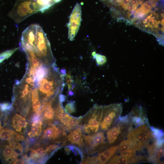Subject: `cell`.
<instances>
[{
	"mask_svg": "<svg viewBox=\"0 0 164 164\" xmlns=\"http://www.w3.org/2000/svg\"><path fill=\"white\" fill-rule=\"evenodd\" d=\"M35 77L26 70L22 79L14 84L13 89L12 109L26 117L30 109L32 90L35 86Z\"/></svg>",
	"mask_w": 164,
	"mask_h": 164,
	"instance_id": "1",
	"label": "cell"
},
{
	"mask_svg": "<svg viewBox=\"0 0 164 164\" xmlns=\"http://www.w3.org/2000/svg\"><path fill=\"white\" fill-rule=\"evenodd\" d=\"M65 74L59 73L55 63L50 66L45 76L35 80V86L42 102L49 101L58 95L62 90Z\"/></svg>",
	"mask_w": 164,
	"mask_h": 164,
	"instance_id": "2",
	"label": "cell"
},
{
	"mask_svg": "<svg viewBox=\"0 0 164 164\" xmlns=\"http://www.w3.org/2000/svg\"><path fill=\"white\" fill-rule=\"evenodd\" d=\"M126 138L134 145L137 151H141L146 149L155 138L151 129L147 123H145L129 130Z\"/></svg>",
	"mask_w": 164,
	"mask_h": 164,
	"instance_id": "3",
	"label": "cell"
},
{
	"mask_svg": "<svg viewBox=\"0 0 164 164\" xmlns=\"http://www.w3.org/2000/svg\"><path fill=\"white\" fill-rule=\"evenodd\" d=\"M33 52L43 65L51 66L55 63L50 42L41 27L37 24V42Z\"/></svg>",
	"mask_w": 164,
	"mask_h": 164,
	"instance_id": "4",
	"label": "cell"
},
{
	"mask_svg": "<svg viewBox=\"0 0 164 164\" xmlns=\"http://www.w3.org/2000/svg\"><path fill=\"white\" fill-rule=\"evenodd\" d=\"M37 12L32 0H17L8 15L18 24Z\"/></svg>",
	"mask_w": 164,
	"mask_h": 164,
	"instance_id": "5",
	"label": "cell"
},
{
	"mask_svg": "<svg viewBox=\"0 0 164 164\" xmlns=\"http://www.w3.org/2000/svg\"><path fill=\"white\" fill-rule=\"evenodd\" d=\"M23 116L15 112L12 108L5 112L2 118L3 126L14 130L16 132L23 135L26 132L29 123Z\"/></svg>",
	"mask_w": 164,
	"mask_h": 164,
	"instance_id": "6",
	"label": "cell"
},
{
	"mask_svg": "<svg viewBox=\"0 0 164 164\" xmlns=\"http://www.w3.org/2000/svg\"><path fill=\"white\" fill-rule=\"evenodd\" d=\"M122 109L120 103L114 104L103 107L101 129L106 131L115 125L120 118Z\"/></svg>",
	"mask_w": 164,
	"mask_h": 164,
	"instance_id": "7",
	"label": "cell"
},
{
	"mask_svg": "<svg viewBox=\"0 0 164 164\" xmlns=\"http://www.w3.org/2000/svg\"><path fill=\"white\" fill-rule=\"evenodd\" d=\"M119 120V122L109 129L107 133L109 143L115 145H118L127 136L131 127L129 122L121 119Z\"/></svg>",
	"mask_w": 164,
	"mask_h": 164,
	"instance_id": "8",
	"label": "cell"
},
{
	"mask_svg": "<svg viewBox=\"0 0 164 164\" xmlns=\"http://www.w3.org/2000/svg\"><path fill=\"white\" fill-rule=\"evenodd\" d=\"M23 153L6 140L0 139V159L3 163L16 164Z\"/></svg>",
	"mask_w": 164,
	"mask_h": 164,
	"instance_id": "9",
	"label": "cell"
},
{
	"mask_svg": "<svg viewBox=\"0 0 164 164\" xmlns=\"http://www.w3.org/2000/svg\"><path fill=\"white\" fill-rule=\"evenodd\" d=\"M81 15V5L77 3L70 15L68 24V38L71 41L74 40L79 30L82 19Z\"/></svg>",
	"mask_w": 164,
	"mask_h": 164,
	"instance_id": "10",
	"label": "cell"
},
{
	"mask_svg": "<svg viewBox=\"0 0 164 164\" xmlns=\"http://www.w3.org/2000/svg\"><path fill=\"white\" fill-rule=\"evenodd\" d=\"M37 37V24H32L22 32L21 39L22 48L28 49L34 51L35 49Z\"/></svg>",
	"mask_w": 164,
	"mask_h": 164,
	"instance_id": "11",
	"label": "cell"
},
{
	"mask_svg": "<svg viewBox=\"0 0 164 164\" xmlns=\"http://www.w3.org/2000/svg\"><path fill=\"white\" fill-rule=\"evenodd\" d=\"M103 111V107L95 106L87 124L84 126V132L87 133H95L98 130L100 126Z\"/></svg>",
	"mask_w": 164,
	"mask_h": 164,
	"instance_id": "12",
	"label": "cell"
},
{
	"mask_svg": "<svg viewBox=\"0 0 164 164\" xmlns=\"http://www.w3.org/2000/svg\"><path fill=\"white\" fill-rule=\"evenodd\" d=\"M145 157L136 154L118 153L113 155L108 162V164H130L144 160Z\"/></svg>",
	"mask_w": 164,
	"mask_h": 164,
	"instance_id": "13",
	"label": "cell"
},
{
	"mask_svg": "<svg viewBox=\"0 0 164 164\" xmlns=\"http://www.w3.org/2000/svg\"><path fill=\"white\" fill-rule=\"evenodd\" d=\"M65 135L64 131L62 129L55 125H51L44 130L42 136L36 144H38L43 140H52L58 142L60 138Z\"/></svg>",
	"mask_w": 164,
	"mask_h": 164,
	"instance_id": "14",
	"label": "cell"
},
{
	"mask_svg": "<svg viewBox=\"0 0 164 164\" xmlns=\"http://www.w3.org/2000/svg\"><path fill=\"white\" fill-rule=\"evenodd\" d=\"M0 139L6 140L12 145H16L20 142L24 141L23 136L13 130L5 128L0 131Z\"/></svg>",
	"mask_w": 164,
	"mask_h": 164,
	"instance_id": "15",
	"label": "cell"
},
{
	"mask_svg": "<svg viewBox=\"0 0 164 164\" xmlns=\"http://www.w3.org/2000/svg\"><path fill=\"white\" fill-rule=\"evenodd\" d=\"M86 145L93 149H97L104 143L105 137L103 132H99L91 135L84 137Z\"/></svg>",
	"mask_w": 164,
	"mask_h": 164,
	"instance_id": "16",
	"label": "cell"
},
{
	"mask_svg": "<svg viewBox=\"0 0 164 164\" xmlns=\"http://www.w3.org/2000/svg\"><path fill=\"white\" fill-rule=\"evenodd\" d=\"M28 127H29V131L27 133L28 137L26 139L29 140L32 139L31 142H33L34 138H38L40 135L43 128V121L41 118L36 119L32 122Z\"/></svg>",
	"mask_w": 164,
	"mask_h": 164,
	"instance_id": "17",
	"label": "cell"
},
{
	"mask_svg": "<svg viewBox=\"0 0 164 164\" xmlns=\"http://www.w3.org/2000/svg\"><path fill=\"white\" fill-rule=\"evenodd\" d=\"M118 145L111 147L104 151L99 153L97 156L92 157L93 163L105 164L116 152Z\"/></svg>",
	"mask_w": 164,
	"mask_h": 164,
	"instance_id": "18",
	"label": "cell"
},
{
	"mask_svg": "<svg viewBox=\"0 0 164 164\" xmlns=\"http://www.w3.org/2000/svg\"><path fill=\"white\" fill-rule=\"evenodd\" d=\"M160 0H147L142 4L135 12V17H138L148 13Z\"/></svg>",
	"mask_w": 164,
	"mask_h": 164,
	"instance_id": "19",
	"label": "cell"
},
{
	"mask_svg": "<svg viewBox=\"0 0 164 164\" xmlns=\"http://www.w3.org/2000/svg\"><path fill=\"white\" fill-rule=\"evenodd\" d=\"M116 152L118 153L136 154L137 151L132 142L127 138L118 144Z\"/></svg>",
	"mask_w": 164,
	"mask_h": 164,
	"instance_id": "20",
	"label": "cell"
},
{
	"mask_svg": "<svg viewBox=\"0 0 164 164\" xmlns=\"http://www.w3.org/2000/svg\"><path fill=\"white\" fill-rule=\"evenodd\" d=\"M61 0H32L33 3L38 12H44L54 4Z\"/></svg>",
	"mask_w": 164,
	"mask_h": 164,
	"instance_id": "21",
	"label": "cell"
},
{
	"mask_svg": "<svg viewBox=\"0 0 164 164\" xmlns=\"http://www.w3.org/2000/svg\"><path fill=\"white\" fill-rule=\"evenodd\" d=\"M67 138L68 140L73 144L79 146H83L84 145L82 132L80 128H77L71 132L68 135Z\"/></svg>",
	"mask_w": 164,
	"mask_h": 164,
	"instance_id": "22",
	"label": "cell"
},
{
	"mask_svg": "<svg viewBox=\"0 0 164 164\" xmlns=\"http://www.w3.org/2000/svg\"><path fill=\"white\" fill-rule=\"evenodd\" d=\"M80 120V119L76 118L69 116L64 125L67 128L70 129L77 125Z\"/></svg>",
	"mask_w": 164,
	"mask_h": 164,
	"instance_id": "23",
	"label": "cell"
},
{
	"mask_svg": "<svg viewBox=\"0 0 164 164\" xmlns=\"http://www.w3.org/2000/svg\"><path fill=\"white\" fill-rule=\"evenodd\" d=\"M18 49V48H15L12 50H8L1 53H0V63L9 57Z\"/></svg>",
	"mask_w": 164,
	"mask_h": 164,
	"instance_id": "24",
	"label": "cell"
},
{
	"mask_svg": "<svg viewBox=\"0 0 164 164\" xmlns=\"http://www.w3.org/2000/svg\"><path fill=\"white\" fill-rule=\"evenodd\" d=\"M92 55L94 57L95 59L96 63L98 65H103L107 61L106 58L104 56L96 54L95 52H93Z\"/></svg>",
	"mask_w": 164,
	"mask_h": 164,
	"instance_id": "25",
	"label": "cell"
},
{
	"mask_svg": "<svg viewBox=\"0 0 164 164\" xmlns=\"http://www.w3.org/2000/svg\"><path fill=\"white\" fill-rule=\"evenodd\" d=\"M150 129L155 138L158 139L163 138V133L162 131L153 127H151Z\"/></svg>",
	"mask_w": 164,
	"mask_h": 164,
	"instance_id": "26",
	"label": "cell"
},
{
	"mask_svg": "<svg viewBox=\"0 0 164 164\" xmlns=\"http://www.w3.org/2000/svg\"><path fill=\"white\" fill-rule=\"evenodd\" d=\"M65 79L68 90L70 91L73 88V81L70 73H68L66 75Z\"/></svg>",
	"mask_w": 164,
	"mask_h": 164,
	"instance_id": "27",
	"label": "cell"
},
{
	"mask_svg": "<svg viewBox=\"0 0 164 164\" xmlns=\"http://www.w3.org/2000/svg\"><path fill=\"white\" fill-rule=\"evenodd\" d=\"M66 110L69 112H71L74 110V104L73 102H70L66 106Z\"/></svg>",
	"mask_w": 164,
	"mask_h": 164,
	"instance_id": "28",
	"label": "cell"
},
{
	"mask_svg": "<svg viewBox=\"0 0 164 164\" xmlns=\"http://www.w3.org/2000/svg\"><path fill=\"white\" fill-rule=\"evenodd\" d=\"M5 112L2 109L1 104L0 103V120L2 119L5 114Z\"/></svg>",
	"mask_w": 164,
	"mask_h": 164,
	"instance_id": "29",
	"label": "cell"
},
{
	"mask_svg": "<svg viewBox=\"0 0 164 164\" xmlns=\"http://www.w3.org/2000/svg\"><path fill=\"white\" fill-rule=\"evenodd\" d=\"M102 2H104V3L108 5L113 0H101Z\"/></svg>",
	"mask_w": 164,
	"mask_h": 164,
	"instance_id": "30",
	"label": "cell"
},
{
	"mask_svg": "<svg viewBox=\"0 0 164 164\" xmlns=\"http://www.w3.org/2000/svg\"><path fill=\"white\" fill-rule=\"evenodd\" d=\"M4 128L3 125H2V121L0 120V131L2 130Z\"/></svg>",
	"mask_w": 164,
	"mask_h": 164,
	"instance_id": "31",
	"label": "cell"
}]
</instances>
